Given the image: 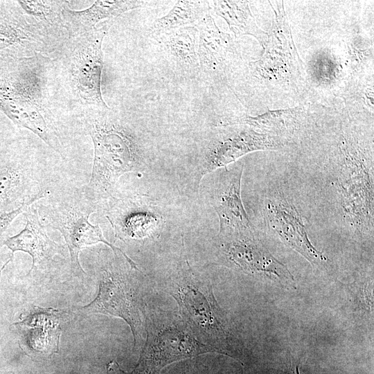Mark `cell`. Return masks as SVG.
<instances>
[{
  "label": "cell",
  "instance_id": "obj_1",
  "mask_svg": "<svg viewBox=\"0 0 374 374\" xmlns=\"http://www.w3.org/2000/svg\"><path fill=\"white\" fill-rule=\"evenodd\" d=\"M49 57L36 55L0 64V110L64 157L60 131L51 110Z\"/></svg>",
  "mask_w": 374,
  "mask_h": 374
},
{
  "label": "cell",
  "instance_id": "obj_2",
  "mask_svg": "<svg viewBox=\"0 0 374 374\" xmlns=\"http://www.w3.org/2000/svg\"><path fill=\"white\" fill-rule=\"evenodd\" d=\"M80 119L94 148L91 176L82 189L98 210L119 177L138 168L139 150L127 123L111 108L82 114Z\"/></svg>",
  "mask_w": 374,
  "mask_h": 374
},
{
  "label": "cell",
  "instance_id": "obj_3",
  "mask_svg": "<svg viewBox=\"0 0 374 374\" xmlns=\"http://www.w3.org/2000/svg\"><path fill=\"white\" fill-rule=\"evenodd\" d=\"M109 28L100 23L91 31L69 37L53 55L55 80L81 114L107 109L101 91L103 42Z\"/></svg>",
  "mask_w": 374,
  "mask_h": 374
},
{
  "label": "cell",
  "instance_id": "obj_4",
  "mask_svg": "<svg viewBox=\"0 0 374 374\" xmlns=\"http://www.w3.org/2000/svg\"><path fill=\"white\" fill-rule=\"evenodd\" d=\"M35 204L42 223L62 234L69 250L73 274H86L79 261V254L87 246L98 242L109 246L115 255L120 252L132 269H138L127 254L105 239L98 224L89 222V216L97 208L86 197L82 187L58 186L57 183L45 198Z\"/></svg>",
  "mask_w": 374,
  "mask_h": 374
},
{
  "label": "cell",
  "instance_id": "obj_5",
  "mask_svg": "<svg viewBox=\"0 0 374 374\" xmlns=\"http://www.w3.org/2000/svg\"><path fill=\"white\" fill-rule=\"evenodd\" d=\"M275 16L262 57L250 63L256 78L283 89L305 86V73L294 45L283 1H274Z\"/></svg>",
  "mask_w": 374,
  "mask_h": 374
},
{
  "label": "cell",
  "instance_id": "obj_6",
  "mask_svg": "<svg viewBox=\"0 0 374 374\" xmlns=\"http://www.w3.org/2000/svg\"><path fill=\"white\" fill-rule=\"evenodd\" d=\"M65 42L30 19L17 1H0V64L36 55L51 57Z\"/></svg>",
  "mask_w": 374,
  "mask_h": 374
},
{
  "label": "cell",
  "instance_id": "obj_7",
  "mask_svg": "<svg viewBox=\"0 0 374 374\" xmlns=\"http://www.w3.org/2000/svg\"><path fill=\"white\" fill-rule=\"evenodd\" d=\"M172 287L171 294L177 301L183 317L214 343L223 355L231 357L227 351L229 331L226 320L211 287L189 276L179 278Z\"/></svg>",
  "mask_w": 374,
  "mask_h": 374
},
{
  "label": "cell",
  "instance_id": "obj_8",
  "mask_svg": "<svg viewBox=\"0 0 374 374\" xmlns=\"http://www.w3.org/2000/svg\"><path fill=\"white\" fill-rule=\"evenodd\" d=\"M216 353V348L203 344L176 321L154 324L148 330L147 339L135 371L155 374L164 366L195 356Z\"/></svg>",
  "mask_w": 374,
  "mask_h": 374
},
{
  "label": "cell",
  "instance_id": "obj_9",
  "mask_svg": "<svg viewBox=\"0 0 374 374\" xmlns=\"http://www.w3.org/2000/svg\"><path fill=\"white\" fill-rule=\"evenodd\" d=\"M74 310L89 314L101 313L118 317L130 326L134 344L141 337L142 322L136 290L130 278L112 264L100 267L96 297L88 305Z\"/></svg>",
  "mask_w": 374,
  "mask_h": 374
},
{
  "label": "cell",
  "instance_id": "obj_10",
  "mask_svg": "<svg viewBox=\"0 0 374 374\" xmlns=\"http://www.w3.org/2000/svg\"><path fill=\"white\" fill-rule=\"evenodd\" d=\"M223 253L233 266L245 273L259 275L294 288V279L287 267L278 260L254 235V231L227 235Z\"/></svg>",
  "mask_w": 374,
  "mask_h": 374
},
{
  "label": "cell",
  "instance_id": "obj_11",
  "mask_svg": "<svg viewBox=\"0 0 374 374\" xmlns=\"http://www.w3.org/2000/svg\"><path fill=\"white\" fill-rule=\"evenodd\" d=\"M196 27L199 69L213 81L225 83L242 58L237 44L229 34L219 29L210 13Z\"/></svg>",
  "mask_w": 374,
  "mask_h": 374
},
{
  "label": "cell",
  "instance_id": "obj_12",
  "mask_svg": "<svg viewBox=\"0 0 374 374\" xmlns=\"http://www.w3.org/2000/svg\"><path fill=\"white\" fill-rule=\"evenodd\" d=\"M264 211L267 226L312 266H321L328 262V257L310 241L300 213L283 195L278 193L267 198Z\"/></svg>",
  "mask_w": 374,
  "mask_h": 374
},
{
  "label": "cell",
  "instance_id": "obj_13",
  "mask_svg": "<svg viewBox=\"0 0 374 374\" xmlns=\"http://www.w3.org/2000/svg\"><path fill=\"white\" fill-rule=\"evenodd\" d=\"M242 171V165L226 169L215 189L213 205L219 217L220 235L254 231L241 199Z\"/></svg>",
  "mask_w": 374,
  "mask_h": 374
},
{
  "label": "cell",
  "instance_id": "obj_14",
  "mask_svg": "<svg viewBox=\"0 0 374 374\" xmlns=\"http://www.w3.org/2000/svg\"><path fill=\"white\" fill-rule=\"evenodd\" d=\"M289 143L283 139L259 132L244 125L240 130L224 134L217 141L209 153L208 169L225 166L251 152L277 150Z\"/></svg>",
  "mask_w": 374,
  "mask_h": 374
},
{
  "label": "cell",
  "instance_id": "obj_15",
  "mask_svg": "<svg viewBox=\"0 0 374 374\" xmlns=\"http://www.w3.org/2000/svg\"><path fill=\"white\" fill-rule=\"evenodd\" d=\"M26 218L24 228L17 235L6 238L4 245L12 251L28 253L33 260L28 273L46 263L63 251V246L51 240L46 234L45 226L42 223L35 204L24 212Z\"/></svg>",
  "mask_w": 374,
  "mask_h": 374
},
{
  "label": "cell",
  "instance_id": "obj_16",
  "mask_svg": "<svg viewBox=\"0 0 374 374\" xmlns=\"http://www.w3.org/2000/svg\"><path fill=\"white\" fill-rule=\"evenodd\" d=\"M59 319L57 310L35 306L28 316L15 325L24 331V344L31 353L47 357L59 350L62 332Z\"/></svg>",
  "mask_w": 374,
  "mask_h": 374
},
{
  "label": "cell",
  "instance_id": "obj_17",
  "mask_svg": "<svg viewBox=\"0 0 374 374\" xmlns=\"http://www.w3.org/2000/svg\"><path fill=\"white\" fill-rule=\"evenodd\" d=\"M148 1L134 0L96 1L84 10H75L69 3L62 10L64 26L69 38L91 31L104 19H113L131 10L143 8Z\"/></svg>",
  "mask_w": 374,
  "mask_h": 374
},
{
  "label": "cell",
  "instance_id": "obj_18",
  "mask_svg": "<svg viewBox=\"0 0 374 374\" xmlns=\"http://www.w3.org/2000/svg\"><path fill=\"white\" fill-rule=\"evenodd\" d=\"M308 107L269 111L251 116L247 114L226 121L221 126L247 125L255 130L291 141V139L305 122Z\"/></svg>",
  "mask_w": 374,
  "mask_h": 374
},
{
  "label": "cell",
  "instance_id": "obj_19",
  "mask_svg": "<svg viewBox=\"0 0 374 374\" xmlns=\"http://www.w3.org/2000/svg\"><path fill=\"white\" fill-rule=\"evenodd\" d=\"M172 60L189 73L199 70L197 54L198 30L195 26L153 34Z\"/></svg>",
  "mask_w": 374,
  "mask_h": 374
},
{
  "label": "cell",
  "instance_id": "obj_20",
  "mask_svg": "<svg viewBox=\"0 0 374 374\" xmlns=\"http://www.w3.org/2000/svg\"><path fill=\"white\" fill-rule=\"evenodd\" d=\"M211 8L224 19L235 38L243 35L255 37L264 48L268 33L260 28L247 1H211Z\"/></svg>",
  "mask_w": 374,
  "mask_h": 374
},
{
  "label": "cell",
  "instance_id": "obj_21",
  "mask_svg": "<svg viewBox=\"0 0 374 374\" xmlns=\"http://www.w3.org/2000/svg\"><path fill=\"white\" fill-rule=\"evenodd\" d=\"M346 112L373 119V73L368 69L352 75L343 91Z\"/></svg>",
  "mask_w": 374,
  "mask_h": 374
},
{
  "label": "cell",
  "instance_id": "obj_22",
  "mask_svg": "<svg viewBox=\"0 0 374 374\" xmlns=\"http://www.w3.org/2000/svg\"><path fill=\"white\" fill-rule=\"evenodd\" d=\"M17 3L42 28L64 41L69 39L62 19V10L68 1L18 0Z\"/></svg>",
  "mask_w": 374,
  "mask_h": 374
},
{
  "label": "cell",
  "instance_id": "obj_23",
  "mask_svg": "<svg viewBox=\"0 0 374 374\" xmlns=\"http://www.w3.org/2000/svg\"><path fill=\"white\" fill-rule=\"evenodd\" d=\"M210 9L208 1H177L166 15L153 22L151 31L157 34L189 25H197L209 13Z\"/></svg>",
  "mask_w": 374,
  "mask_h": 374
},
{
  "label": "cell",
  "instance_id": "obj_24",
  "mask_svg": "<svg viewBox=\"0 0 374 374\" xmlns=\"http://www.w3.org/2000/svg\"><path fill=\"white\" fill-rule=\"evenodd\" d=\"M348 53L352 75L365 71L368 64L373 63V42L359 34L353 35L348 42Z\"/></svg>",
  "mask_w": 374,
  "mask_h": 374
},
{
  "label": "cell",
  "instance_id": "obj_25",
  "mask_svg": "<svg viewBox=\"0 0 374 374\" xmlns=\"http://www.w3.org/2000/svg\"><path fill=\"white\" fill-rule=\"evenodd\" d=\"M30 206L24 205L15 210L10 212L4 213L0 215V247L4 245V242L6 239H4V234L14 220L19 214L24 213L28 207Z\"/></svg>",
  "mask_w": 374,
  "mask_h": 374
},
{
  "label": "cell",
  "instance_id": "obj_26",
  "mask_svg": "<svg viewBox=\"0 0 374 374\" xmlns=\"http://www.w3.org/2000/svg\"><path fill=\"white\" fill-rule=\"evenodd\" d=\"M107 374H127V373L123 372L121 369H120V368L118 367L116 363L112 362L109 364ZM132 374H143V373H141L140 372H138L134 370Z\"/></svg>",
  "mask_w": 374,
  "mask_h": 374
},
{
  "label": "cell",
  "instance_id": "obj_27",
  "mask_svg": "<svg viewBox=\"0 0 374 374\" xmlns=\"http://www.w3.org/2000/svg\"><path fill=\"white\" fill-rule=\"evenodd\" d=\"M287 374H300L299 366L297 365L292 364L289 367Z\"/></svg>",
  "mask_w": 374,
  "mask_h": 374
},
{
  "label": "cell",
  "instance_id": "obj_28",
  "mask_svg": "<svg viewBox=\"0 0 374 374\" xmlns=\"http://www.w3.org/2000/svg\"><path fill=\"white\" fill-rule=\"evenodd\" d=\"M183 374H193V373H184Z\"/></svg>",
  "mask_w": 374,
  "mask_h": 374
}]
</instances>
